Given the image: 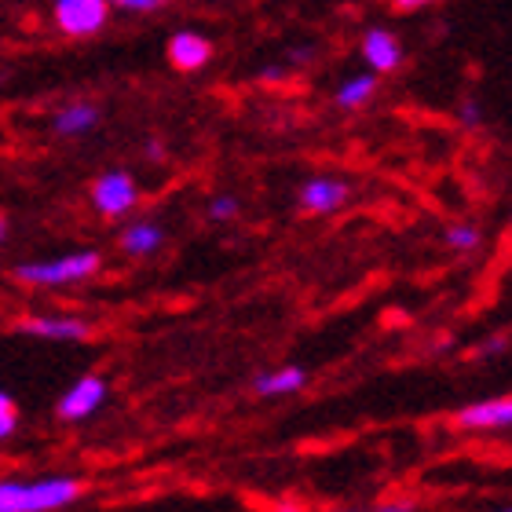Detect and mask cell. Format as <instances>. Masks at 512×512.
<instances>
[{"label": "cell", "instance_id": "obj_20", "mask_svg": "<svg viewBox=\"0 0 512 512\" xmlns=\"http://www.w3.org/2000/svg\"><path fill=\"white\" fill-rule=\"evenodd\" d=\"M428 4H436V0H392L395 11H421V8H428Z\"/></svg>", "mask_w": 512, "mask_h": 512}, {"label": "cell", "instance_id": "obj_16", "mask_svg": "<svg viewBox=\"0 0 512 512\" xmlns=\"http://www.w3.org/2000/svg\"><path fill=\"white\" fill-rule=\"evenodd\" d=\"M19 432V406L8 392H0V443H8Z\"/></svg>", "mask_w": 512, "mask_h": 512}, {"label": "cell", "instance_id": "obj_10", "mask_svg": "<svg viewBox=\"0 0 512 512\" xmlns=\"http://www.w3.org/2000/svg\"><path fill=\"white\" fill-rule=\"evenodd\" d=\"M348 198H352V191H348V183L337 180V176H311V180L300 187L304 213H315V216L337 213V209H344Z\"/></svg>", "mask_w": 512, "mask_h": 512}, {"label": "cell", "instance_id": "obj_7", "mask_svg": "<svg viewBox=\"0 0 512 512\" xmlns=\"http://www.w3.org/2000/svg\"><path fill=\"white\" fill-rule=\"evenodd\" d=\"M454 425L465 428V432H502V428L512 425V399L509 395H494V399L461 406L454 414Z\"/></svg>", "mask_w": 512, "mask_h": 512}, {"label": "cell", "instance_id": "obj_8", "mask_svg": "<svg viewBox=\"0 0 512 512\" xmlns=\"http://www.w3.org/2000/svg\"><path fill=\"white\" fill-rule=\"evenodd\" d=\"M165 52H169L172 70H180V74H198V70H205L209 59H213V41L198 30H180L169 37V48H165Z\"/></svg>", "mask_w": 512, "mask_h": 512}, {"label": "cell", "instance_id": "obj_3", "mask_svg": "<svg viewBox=\"0 0 512 512\" xmlns=\"http://www.w3.org/2000/svg\"><path fill=\"white\" fill-rule=\"evenodd\" d=\"M110 0H55L52 22L63 37H96L110 22Z\"/></svg>", "mask_w": 512, "mask_h": 512}, {"label": "cell", "instance_id": "obj_15", "mask_svg": "<svg viewBox=\"0 0 512 512\" xmlns=\"http://www.w3.org/2000/svg\"><path fill=\"white\" fill-rule=\"evenodd\" d=\"M443 238H447V246L458 249V253H476V249H480V242H483L480 227H476V224H450Z\"/></svg>", "mask_w": 512, "mask_h": 512}, {"label": "cell", "instance_id": "obj_12", "mask_svg": "<svg viewBox=\"0 0 512 512\" xmlns=\"http://www.w3.org/2000/svg\"><path fill=\"white\" fill-rule=\"evenodd\" d=\"M161 242H165V231H161L158 224H150V220L128 224L118 238L121 253L132 256V260H147V256H154L161 249Z\"/></svg>", "mask_w": 512, "mask_h": 512}, {"label": "cell", "instance_id": "obj_13", "mask_svg": "<svg viewBox=\"0 0 512 512\" xmlns=\"http://www.w3.org/2000/svg\"><path fill=\"white\" fill-rule=\"evenodd\" d=\"M308 374L300 366H282V370H271V374H260L253 381V392L264 395V399H278V395H293L304 388Z\"/></svg>", "mask_w": 512, "mask_h": 512}, {"label": "cell", "instance_id": "obj_19", "mask_svg": "<svg viewBox=\"0 0 512 512\" xmlns=\"http://www.w3.org/2000/svg\"><path fill=\"white\" fill-rule=\"evenodd\" d=\"M458 121H461L465 128H476V125L483 121V107L476 103V99H465V103L458 107Z\"/></svg>", "mask_w": 512, "mask_h": 512}, {"label": "cell", "instance_id": "obj_18", "mask_svg": "<svg viewBox=\"0 0 512 512\" xmlns=\"http://www.w3.org/2000/svg\"><path fill=\"white\" fill-rule=\"evenodd\" d=\"M165 4H172V0H110V8L128 11V15H150V11L165 8Z\"/></svg>", "mask_w": 512, "mask_h": 512}, {"label": "cell", "instance_id": "obj_22", "mask_svg": "<svg viewBox=\"0 0 512 512\" xmlns=\"http://www.w3.org/2000/svg\"><path fill=\"white\" fill-rule=\"evenodd\" d=\"M264 81H282V70H278V66H267V70H264Z\"/></svg>", "mask_w": 512, "mask_h": 512}, {"label": "cell", "instance_id": "obj_11", "mask_svg": "<svg viewBox=\"0 0 512 512\" xmlns=\"http://www.w3.org/2000/svg\"><path fill=\"white\" fill-rule=\"evenodd\" d=\"M52 128H55V136H63V139L88 136V132L99 128V107L88 103V99H74V103H66V107L55 110Z\"/></svg>", "mask_w": 512, "mask_h": 512}, {"label": "cell", "instance_id": "obj_6", "mask_svg": "<svg viewBox=\"0 0 512 512\" xmlns=\"http://www.w3.org/2000/svg\"><path fill=\"white\" fill-rule=\"evenodd\" d=\"M19 330L52 344H81L92 337V326L85 319H77V315H26L19 322Z\"/></svg>", "mask_w": 512, "mask_h": 512}, {"label": "cell", "instance_id": "obj_2", "mask_svg": "<svg viewBox=\"0 0 512 512\" xmlns=\"http://www.w3.org/2000/svg\"><path fill=\"white\" fill-rule=\"evenodd\" d=\"M99 267H103L99 249H74V253L48 256V260H22L15 264V282L30 289H66L96 278Z\"/></svg>", "mask_w": 512, "mask_h": 512}, {"label": "cell", "instance_id": "obj_24", "mask_svg": "<svg viewBox=\"0 0 512 512\" xmlns=\"http://www.w3.org/2000/svg\"><path fill=\"white\" fill-rule=\"evenodd\" d=\"M147 158H161V143H154V139H150V143H147Z\"/></svg>", "mask_w": 512, "mask_h": 512}, {"label": "cell", "instance_id": "obj_9", "mask_svg": "<svg viewBox=\"0 0 512 512\" xmlns=\"http://www.w3.org/2000/svg\"><path fill=\"white\" fill-rule=\"evenodd\" d=\"M359 55L370 74H392L395 66L403 63V44L395 33H388L384 26H370L363 33V44H359Z\"/></svg>", "mask_w": 512, "mask_h": 512}, {"label": "cell", "instance_id": "obj_1", "mask_svg": "<svg viewBox=\"0 0 512 512\" xmlns=\"http://www.w3.org/2000/svg\"><path fill=\"white\" fill-rule=\"evenodd\" d=\"M85 483L74 476H41V480H0V512H59L77 505Z\"/></svg>", "mask_w": 512, "mask_h": 512}, {"label": "cell", "instance_id": "obj_5", "mask_svg": "<svg viewBox=\"0 0 512 512\" xmlns=\"http://www.w3.org/2000/svg\"><path fill=\"white\" fill-rule=\"evenodd\" d=\"M107 395H110V384L99 374L77 377V381L59 395L55 417H59V421H70V425H74V421H88V417H96L99 410H103Z\"/></svg>", "mask_w": 512, "mask_h": 512}, {"label": "cell", "instance_id": "obj_23", "mask_svg": "<svg viewBox=\"0 0 512 512\" xmlns=\"http://www.w3.org/2000/svg\"><path fill=\"white\" fill-rule=\"evenodd\" d=\"M8 216H4V213H0V246H4V238H8Z\"/></svg>", "mask_w": 512, "mask_h": 512}, {"label": "cell", "instance_id": "obj_4", "mask_svg": "<svg viewBox=\"0 0 512 512\" xmlns=\"http://www.w3.org/2000/svg\"><path fill=\"white\" fill-rule=\"evenodd\" d=\"M139 205V183L125 169H110L92 183V209L107 220H121Z\"/></svg>", "mask_w": 512, "mask_h": 512}, {"label": "cell", "instance_id": "obj_21", "mask_svg": "<svg viewBox=\"0 0 512 512\" xmlns=\"http://www.w3.org/2000/svg\"><path fill=\"white\" fill-rule=\"evenodd\" d=\"M505 344H509V337H494V341H487V344H483V348H480V352H476V355H480V359H487V355L502 352Z\"/></svg>", "mask_w": 512, "mask_h": 512}, {"label": "cell", "instance_id": "obj_17", "mask_svg": "<svg viewBox=\"0 0 512 512\" xmlns=\"http://www.w3.org/2000/svg\"><path fill=\"white\" fill-rule=\"evenodd\" d=\"M205 213H209V220H213V224H227V220H235V216L242 213V205H238L235 194H216Z\"/></svg>", "mask_w": 512, "mask_h": 512}, {"label": "cell", "instance_id": "obj_14", "mask_svg": "<svg viewBox=\"0 0 512 512\" xmlns=\"http://www.w3.org/2000/svg\"><path fill=\"white\" fill-rule=\"evenodd\" d=\"M374 92H377V74L363 70V74L344 77L341 85H337V92H333V103L341 110H359L374 99Z\"/></svg>", "mask_w": 512, "mask_h": 512}]
</instances>
